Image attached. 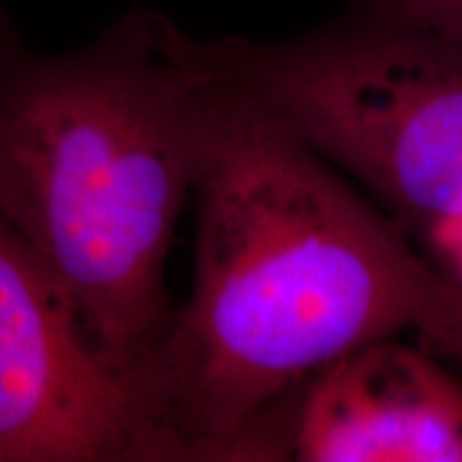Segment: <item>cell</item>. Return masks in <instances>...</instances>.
Returning a JSON list of instances; mask_svg holds the SVG:
<instances>
[{
	"instance_id": "6",
	"label": "cell",
	"mask_w": 462,
	"mask_h": 462,
	"mask_svg": "<svg viewBox=\"0 0 462 462\" xmlns=\"http://www.w3.org/2000/svg\"><path fill=\"white\" fill-rule=\"evenodd\" d=\"M374 14L426 31L462 37V0H377Z\"/></svg>"
},
{
	"instance_id": "5",
	"label": "cell",
	"mask_w": 462,
	"mask_h": 462,
	"mask_svg": "<svg viewBox=\"0 0 462 462\" xmlns=\"http://www.w3.org/2000/svg\"><path fill=\"white\" fill-rule=\"evenodd\" d=\"M462 462V381L383 337L328 364L259 437L253 462Z\"/></svg>"
},
{
	"instance_id": "4",
	"label": "cell",
	"mask_w": 462,
	"mask_h": 462,
	"mask_svg": "<svg viewBox=\"0 0 462 462\" xmlns=\"http://www.w3.org/2000/svg\"><path fill=\"white\" fill-rule=\"evenodd\" d=\"M0 462H157L129 381L3 217Z\"/></svg>"
},
{
	"instance_id": "2",
	"label": "cell",
	"mask_w": 462,
	"mask_h": 462,
	"mask_svg": "<svg viewBox=\"0 0 462 462\" xmlns=\"http://www.w3.org/2000/svg\"><path fill=\"white\" fill-rule=\"evenodd\" d=\"M206 129L208 86L163 50L157 9L42 54L0 7V217L133 392L173 310L165 265Z\"/></svg>"
},
{
	"instance_id": "1",
	"label": "cell",
	"mask_w": 462,
	"mask_h": 462,
	"mask_svg": "<svg viewBox=\"0 0 462 462\" xmlns=\"http://www.w3.org/2000/svg\"><path fill=\"white\" fill-rule=\"evenodd\" d=\"M201 82L193 291L135 392L157 462H251L265 426L317 373L374 338L435 340L462 285L259 103Z\"/></svg>"
},
{
	"instance_id": "7",
	"label": "cell",
	"mask_w": 462,
	"mask_h": 462,
	"mask_svg": "<svg viewBox=\"0 0 462 462\" xmlns=\"http://www.w3.org/2000/svg\"><path fill=\"white\" fill-rule=\"evenodd\" d=\"M443 354H448L449 357H454L456 362L462 366V300L456 309L454 319L448 326V330L443 332V337L435 343Z\"/></svg>"
},
{
	"instance_id": "3",
	"label": "cell",
	"mask_w": 462,
	"mask_h": 462,
	"mask_svg": "<svg viewBox=\"0 0 462 462\" xmlns=\"http://www.w3.org/2000/svg\"><path fill=\"white\" fill-rule=\"evenodd\" d=\"M184 71L251 97L424 236L462 229V37L379 14L285 42L195 39L159 14Z\"/></svg>"
}]
</instances>
